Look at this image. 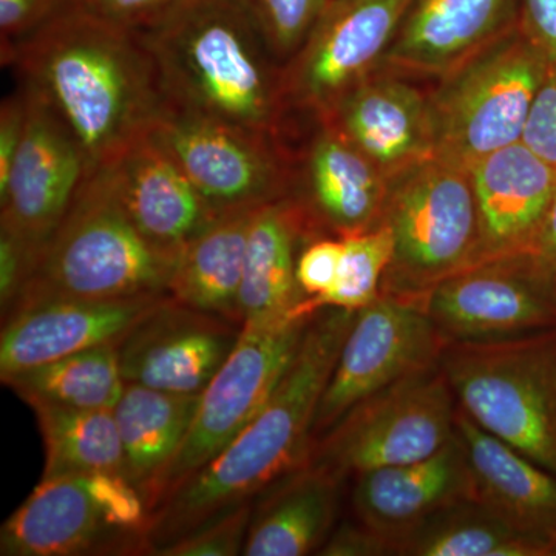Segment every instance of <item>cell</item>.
Listing matches in <instances>:
<instances>
[{"label":"cell","mask_w":556,"mask_h":556,"mask_svg":"<svg viewBox=\"0 0 556 556\" xmlns=\"http://www.w3.org/2000/svg\"><path fill=\"white\" fill-rule=\"evenodd\" d=\"M356 313L317 311L265 407L211 463L149 514L148 551L228 514L308 464L318 402Z\"/></svg>","instance_id":"obj_2"},{"label":"cell","mask_w":556,"mask_h":556,"mask_svg":"<svg viewBox=\"0 0 556 556\" xmlns=\"http://www.w3.org/2000/svg\"><path fill=\"white\" fill-rule=\"evenodd\" d=\"M27 102L22 87L9 98H5L0 108V188L9 179L11 167L20 149L22 135H24Z\"/></svg>","instance_id":"obj_40"},{"label":"cell","mask_w":556,"mask_h":556,"mask_svg":"<svg viewBox=\"0 0 556 556\" xmlns=\"http://www.w3.org/2000/svg\"><path fill=\"white\" fill-rule=\"evenodd\" d=\"M343 240L316 237L299 255L298 283L306 299L321 298L334 288L342 262Z\"/></svg>","instance_id":"obj_35"},{"label":"cell","mask_w":556,"mask_h":556,"mask_svg":"<svg viewBox=\"0 0 556 556\" xmlns=\"http://www.w3.org/2000/svg\"><path fill=\"white\" fill-rule=\"evenodd\" d=\"M468 170L478 206V262L536 251L556 190V167L519 141Z\"/></svg>","instance_id":"obj_17"},{"label":"cell","mask_w":556,"mask_h":556,"mask_svg":"<svg viewBox=\"0 0 556 556\" xmlns=\"http://www.w3.org/2000/svg\"><path fill=\"white\" fill-rule=\"evenodd\" d=\"M419 302L445 343L525 338L556 329V268L538 251L482 260Z\"/></svg>","instance_id":"obj_10"},{"label":"cell","mask_w":556,"mask_h":556,"mask_svg":"<svg viewBox=\"0 0 556 556\" xmlns=\"http://www.w3.org/2000/svg\"><path fill=\"white\" fill-rule=\"evenodd\" d=\"M21 87L27 115L9 179L0 188V230L39 257L90 174L89 160L49 100L24 80Z\"/></svg>","instance_id":"obj_14"},{"label":"cell","mask_w":556,"mask_h":556,"mask_svg":"<svg viewBox=\"0 0 556 556\" xmlns=\"http://www.w3.org/2000/svg\"><path fill=\"white\" fill-rule=\"evenodd\" d=\"M21 80L68 124L90 174L148 137L169 109L159 67L137 30L64 0L42 27L5 53Z\"/></svg>","instance_id":"obj_1"},{"label":"cell","mask_w":556,"mask_h":556,"mask_svg":"<svg viewBox=\"0 0 556 556\" xmlns=\"http://www.w3.org/2000/svg\"><path fill=\"white\" fill-rule=\"evenodd\" d=\"M320 127L306 153V200H299L318 229L338 237L376 228L391 179L334 127Z\"/></svg>","instance_id":"obj_25"},{"label":"cell","mask_w":556,"mask_h":556,"mask_svg":"<svg viewBox=\"0 0 556 556\" xmlns=\"http://www.w3.org/2000/svg\"><path fill=\"white\" fill-rule=\"evenodd\" d=\"M257 208L219 215L181 249L167 288L172 299L188 308L243 325L240 289L249 230Z\"/></svg>","instance_id":"obj_26"},{"label":"cell","mask_w":556,"mask_h":556,"mask_svg":"<svg viewBox=\"0 0 556 556\" xmlns=\"http://www.w3.org/2000/svg\"><path fill=\"white\" fill-rule=\"evenodd\" d=\"M380 225L393 237L380 294L422 299L439 281L478 262L470 170L433 156L391 178Z\"/></svg>","instance_id":"obj_6"},{"label":"cell","mask_w":556,"mask_h":556,"mask_svg":"<svg viewBox=\"0 0 556 556\" xmlns=\"http://www.w3.org/2000/svg\"><path fill=\"white\" fill-rule=\"evenodd\" d=\"M519 7L521 0H413L382 65L445 78L514 30Z\"/></svg>","instance_id":"obj_18"},{"label":"cell","mask_w":556,"mask_h":556,"mask_svg":"<svg viewBox=\"0 0 556 556\" xmlns=\"http://www.w3.org/2000/svg\"><path fill=\"white\" fill-rule=\"evenodd\" d=\"M548 67L519 27L442 78L430 97L434 156L470 167L522 141Z\"/></svg>","instance_id":"obj_7"},{"label":"cell","mask_w":556,"mask_h":556,"mask_svg":"<svg viewBox=\"0 0 556 556\" xmlns=\"http://www.w3.org/2000/svg\"><path fill=\"white\" fill-rule=\"evenodd\" d=\"M522 142L556 167V60L548 62Z\"/></svg>","instance_id":"obj_36"},{"label":"cell","mask_w":556,"mask_h":556,"mask_svg":"<svg viewBox=\"0 0 556 556\" xmlns=\"http://www.w3.org/2000/svg\"><path fill=\"white\" fill-rule=\"evenodd\" d=\"M444 346L419 300L380 294L357 311L318 402L314 441L365 399L439 364Z\"/></svg>","instance_id":"obj_12"},{"label":"cell","mask_w":556,"mask_h":556,"mask_svg":"<svg viewBox=\"0 0 556 556\" xmlns=\"http://www.w3.org/2000/svg\"><path fill=\"white\" fill-rule=\"evenodd\" d=\"M178 255L152 243L131 222L108 172L93 170L43 244L27 287L2 317L50 299L169 294Z\"/></svg>","instance_id":"obj_4"},{"label":"cell","mask_w":556,"mask_h":556,"mask_svg":"<svg viewBox=\"0 0 556 556\" xmlns=\"http://www.w3.org/2000/svg\"><path fill=\"white\" fill-rule=\"evenodd\" d=\"M270 50L291 60L308 38L328 0H251Z\"/></svg>","instance_id":"obj_33"},{"label":"cell","mask_w":556,"mask_h":556,"mask_svg":"<svg viewBox=\"0 0 556 556\" xmlns=\"http://www.w3.org/2000/svg\"><path fill=\"white\" fill-rule=\"evenodd\" d=\"M456 434L466 450L473 503L556 548V475L486 433L459 407Z\"/></svg>","instance_id":"obj_23"},{"label":"cell","mask_w":556,"mask_h":556,"mask_svg":"<svg viewBox=\"0 0 556 556\" xmlns=\"http://www.w3.org/2000/svg\"><path fill=\"white\" fill-rule=\"evenodd\" d=\"M46 445L42 478L123 471V444L113 409L31 405Z\"/></svg>","instance_id":"obj_31"},{"label":"cell","mask_w":556,"mask_h":556,"mask_svg":"<svg viewBox=\"0 0 556 556\" xmlns=\"http://www.w3.org/2000/svg\"><path fill=\"white\" fill-rule=\"evenodd\" d=\"M318 555L327 556H383L393 555L390 541L368 527L343 526L325 541Z\"/></svg>","instance_id":"obj_41"},{"label":"cell","mask_w":556,"mask_h":556,"mask_svg":"<svg viewBox=\"0 0 556 556\" xmlns=\"http://www.w3.org/2000/svg\"><path fill=\"white\" fill-rule=\"evenodd\" d=\"M343 255L334 288L321 298L305 299L299 313L313 314L325 308L357 313L379 299L383 277L393 258V237L387 226L340 237Z\"/></svg>","instance_id":"obj_32"},{"label":"cell","mask_w":556,"mask_h":556,"mask_svg":"<svg viewBox=\"0 0 556 556\" xmlns=\"http://www.w3.org/2000/svg\"><path fill=\"white\" fill-rule=\"evenodd\" d=\"M28 405L113 409L123 394L118 343L90 348L2 380Z\"/></svg>","instance_id":"obj_30"},{"label":"cell","mask_w":556,"mask_h":556,"mask_svg":"<svg viewBox=\"0 0 556 556\" xmlns=\"http://www.w3.org/2000/svg\"><path fill=\"white\" fill-rule=\"evenodd\" d=\"M252 503L241 504L228 514L212 519L188 535L155 548L159 556H236L243 554L251 526Z\"/></svg>","instance_id":"obj_34"},{"label":"cell","mask_w":556,"mask_h":556,"mask_svg":"<svg viewBox=\"0 0 556 556\" xmlns=\"http://www.w3.org/2000/svg\"><path fill=\"white\" fill-rule=\"evenodd\" d=\"M318 237L305 204L289 195L258 207L249 230L240 316L262 325L291 316L306 299L298 283L300 252Z\"/></svg>","instance_id":"obj_24"},{"label":"cell","mask_w":556,"mask_h":556,"mask_svg":"<svg viewBox=\"0 0 556 556\" xmlns=\"http://www.w3.org/2000/svg\"><path fill=\"white\" fill-rule=\"evenodd\" d=\"M314 314L262 325H241L239 340L214 379L200 394L188 437L172 460L149 504L164 496L211 463L257 416L298 353Z\"/></svg>","instance_id":"obj_9"},{"label":"cell","mask_w":556,"mask_h":556,"mask_svg":"<svg viewBox=\"0 0 556 556\" xmlns=\"http://www.w3.org/2000/svg\"><path fill=\"white\" fill-rule=\"evenodd\" d=\"M353 507L362 526L397 541L445 508L473 501L466 450L457 434L434 455L358 475Z\"/></svg>","instance_id":"obj_19"},{"label":"cell","mask_w":556,"mask_h":556,"mask_svg":"<svg viewBox=\"0 0 556 556\" xmlns=\"http://www.w3.org/2000/svg\"><path fill=\"white\" fill-rule=\"evenodd\" d=\"M64 0H0L2 53L42 27Z\"/></svg>","instance_id":"obj_37"},{"label":"cell","mask_w":556,"mask_h":556,"mask_svg":"<svg viewBox=\"0 0 556 556\" xmlns=\"http://www.w3.org/2000/svg\"><path fill=\"white\" fill-rule=\"evenodd\" d=\"M139 35L170 105L276 137L283 67L251 0H177Z\"/></svg>","instance_id":"obj_3"},{"label":"cell","mask_w":556,"mask_h":556,"mask_svg":"<svg viewBox=\"0 0 556 556\" xmlns=\"http://www.w3.org/2000/svg\"><path fill=\"white\" fill-rule=\"evenodd\" d=\"M109 551H141V546L110 525L83 475L42 478L0 532L3 556H78Z\"/></svg>","instance_id":"obj_22"},{"label":"cell","mask_w":556,"mask_h":556,"mask_svg":"<svg viewBox=\"0 0 556 556\" xmlns=\"http://www.w3.org/2000/svg\"><path fill=\"white\" fill-rule=\"evenodd\" d=\"M318 123L339 130L390 179L434 156L430 97L391 75L362 80Z\"/></svg>","instance_id":"obj_20"},{"label":"cell","mask_w":556,"mask_h":556,"mask_svg":"<svg viewBox=\"0 0 556 556\" xmlns=\"http://www.w3.org/2000/svg\"><path fill=\"white\" fill-rule=\"evenodd\" d=\"M100 169L108 172L131 222L152 243L167 251L181 252L218 218L152 134Z\"/></svg>","instance_id":"obj_21"},{"label":"cell","mask_w":556,"mask_h":556,"mask_svg":"<svg viewBox=\"0 0 556 556\" xmlns=\"http://www.w3.org/2000/svg\"><path fill=\"white\" fill-rule=\"evenodd\" d=\"M439 365L457 407L556 475V329L495 342L445 343Z\"/></svg>","instance_id":"obj_5"},{"label":"cell","mask_w":556,"mask_h":556,"mask_svg":"<svg viewBox=\"0 0 556 556\" xmlns=\"http://www.w3.org/2000/svg\"><path fill=\"white\" fill-rule=\"evenodd\" d=\"M413 0H328L298 53L285 64L287 105L317 119L378 73Z\"/></svg>","instance_id":"obj_13"},{"label":"cell","mask_w":556,"mask_h":556,"mask_svg":"<svg viewBox=\"0 0 556 556\" xmlns=\"http://www.w3.org/2000/svg\"><path fill=\"white\" fill-rule=\"evenodd\" d=\"M456 413L441 365L420 369L351 408L314 441L308 466L342 482L426 459L456 437Z\"/></svg>","instance_id":"obj_8"},{"label":"cell","mask_w":556,"mask_h":556,"mask_svg":"<svg viewBox=\"0 0 556 556\" xmlns=\"http://www.w3.org/2000/svg\"><path fill=\"white\" fill-rule=\"evenodd\" d=\"M169 298L50 299L22 306L3 317L0 379L90 348L119 343Z\"/></svg>","instance_id":"obj_16"},{"label":"cell","mask_w":556,"mask_h":556,"mask_svg":"<svg viewBox=\"0 0 556 556\" xmlns=\"http://www.w3.org/2000/svg\"><path fill=\"white\" fill-rule=\"evenodd\" d=\"M339 486L308 464L278 481L252 514L243 555L303 556L324 546L338 514Z\"/></svg>","instance_id":"obj_27"},{"label":"cell","mask_w":556,"mask_h":556,"mask_svg":"<svg viewBox=\"0 0 556 556\" xmlns=\"http://www.w3.org/2000/svg\"><path fill=\"white\" fill-rule=\"evenodd\" d=\"M241 325L169 298L118 343L124 382L175 394H201L229 357Z\"/></svg>","instance_id":"obj_15"},{"label":"cell","mask_w":556,"mask_h":556,"mask_svg":"<svg viewBox=\"0 0 556 556\" xmlns=\"http://www.w3.org/2000/svg\"><path fill=\"white\" fill-rule=\"evenodd\" d=\"M399 556H556L554 544L518 532L467 501L439 511L397 541Z\"/></svg>","instance_id":"obj_29"},{"label":"cell","mask_w":556,"mask_h":556,"mask_svg":"<svg viewBox=\"0 0 556 556\" xmlns=\"http://www.w3.org/2000/svg\"><path fill=\"white\" fill-rule=\"evenodd\" d=\"M536 251L541 252L556 268V190L551 206H548L546 219H544Z\"/></svg>","instance_id":"obj_42"},{"label":"cell","mask_w":556,"mask_h":556,"mask_svg":"<svg viewBox=\"0 0 556 556\" xmlns=\"http://www.w3.org/2000/svg\"><path fill=\"white\" fill-rule=\"evenodd\" d=\"M152 137L174 156L217 217L289 195L291 178L276 137L174 105Z\"/></svg>","instance_id":"obj_11"},{"label":"cell","mask_w":556,"mask_h":556,"mask_svg":"<svg viewBox=\"0 0 556 556\" xmlns=\"http://www.w3.org/2000/svg\"><path fill=\"white\" fill-rule=\"evenodd\" d=\"M518 27L548 62L556 60V0H521Z\"/></svg>","instance_id":"obj_39"},{"label":"cell","mask_w":556,"mask_h":556,"mask_svg":"<svg viewBox=\"0 0 556 556\" xmlns=\"http://www.w3.org/2000/svg\"><path fill=\"white\" fill-rule=\"evenodd\" d=\"M200 394H175L126 383L113 408L123 444L126 477L148 507L160 479L188 437Z\"/></svg>","instance_id":"obj_28"},{"label":"cell","mask_w":556,"mask_h":556,"mask_svg":"<svg viewBox=\"0 0 556 556\" xmlns=\"http://www.w3.org/2000/svg\"><path fill=\"white\" fill-rule=\"evenodd\" d=\"M91 13L121 27L141 31L160 20L177 0H78Z\"/></svg>","instance_id":"obj_38"}]
</instances>
